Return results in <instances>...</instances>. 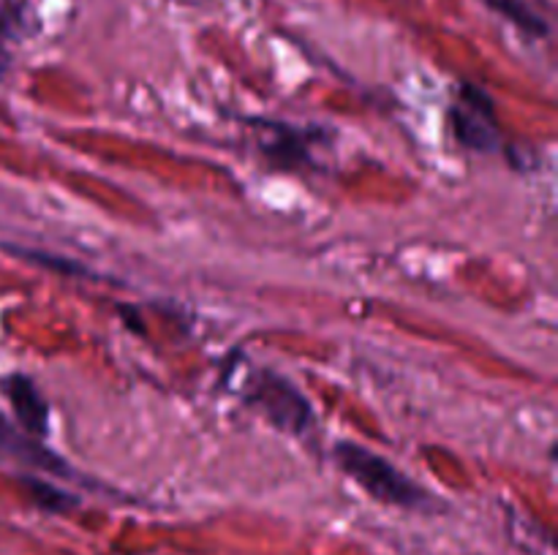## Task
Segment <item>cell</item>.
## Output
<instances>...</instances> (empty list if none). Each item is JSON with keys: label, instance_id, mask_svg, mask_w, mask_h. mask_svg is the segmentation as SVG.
<instances>
[{"label": "cell", "instance_id": "obj_5", "mask_svg": "<svg viewBox=\"0 0 558 555\" xmlns=\"http://www.w3.org/2000/svg\"><path fill=\"white\" fill-rule=\"evenodd\" d=\"M0 452L9 457H14V460L25 462V466L41 468V471L60 473V477H65V473H69V466H65L63 457L54 455L52 449H47V446H44L36 435H31V433H25V430L16 428V424L11 422L3 411H0Z\"/></svg>", "mask_w": 558, "mask_h": 555}, {"label": "cell", "instance_id": "obj_8", "mask_svg": "<svg viewBox=\"0 0 558 555\" xmlns=\"http://www.w3.org/2000/svg\"><path fill=\"white\" fill-rule=\"evenodd\" d=\"M3 36H5V20L0 16V74H3L5 69V54H3Z\"/></svg>", "mask_w": 558, "mask_h": 555}, {"label": "cell", "instance_id": "obj_2", "mask_svg": "<svg viewBox=\"0 0 558 555\" xmlns=\"http://www.w3.org/2000/svg\"><path fill=\"white\" fill-rule=\"evenodd\" d=\"M248 400L283 433H303L314 419L303 392L272 370H259L248 386Z\"/></svg>", "mask_w": 558, "mask_h": 555}, {"label": "cell", "instance_id": "obj_7", "mask_svg": "<svg viewBox=\"0 0 558 555\" xmlns=\"http://www.w3.org/2000/svg\"><path fill=\"white\" fill-rule=\"evenodd\" d=\"M22 484H25L27 490H31L33 501H36L38 506H44V509L49 511H69L76 506V498L71 493H63V490H58L54 484L44 482V479H36V477H25L22 479Z\"/></svg>", "mask_w": 558, "mask_h": 555}, {"label": "cell", "instance_id": "obj_6", "mask_svg": "<svg viewBox=\"0 0 558 555\" xmlns=\"http://www.w3.org/2000/svg\"><path fill=\"white\" fill-rule=\"evenodd\" d=\"M485 3L499 11L501 16H507L510 22H515L523 33H532V36H545L548 33V22L532 5L523 3V0H485Z\"/></svg>", "mask_w": 558, "mask_h": 555}, {"label": "cell", "instance_id": "obj_1", "mask_svg": "<svg viewBox=\"0 0 558 555\" xmlns=\"http://www.w3.org/2000/svg\"><path fill=\"white\" fill-rule=\"evenodd\" d=\"M336 460L349 479L360 484L371 498L381 504L401 506V509H425L430 504V493H425L417 482L398 471L387 457L354 441L336 444Z\"/></svg>", "mask_w": 558, "mask_h": 555}, {"label": "cell", "instance_id": "obj_3", "mask_svg": "<svg viewBox=\"0 0 558 555\" xmlns=\"http://www.w3.org/2000/svg\"><path fill=\"white\" fill-rule=\"evenodd\" d=\"M450 123L458 141L469 150L490 152L499 145V131H496V107L494 98L477 85H463L461 98L450 109Z\"/></svg>", "mask_w": 558, "mask_h": 555}, {"label": "cell", "instance_id": "obj_4", "mask_svg": "<svg viewBox=\"0 0 558 555\" xmlns=\"http://www.w3.org/2000/svg\"><path fill=\"white\" fill-rule=\"evenodd\" d=\"M3 395L14 408V417L20 428L31 435H47L49 430V406L44 395L38 392L36 381L27 379L25 373H11L3 379Z\"/></svg>", "mask_w": 558, "mask_h": 555}]
</instances>
